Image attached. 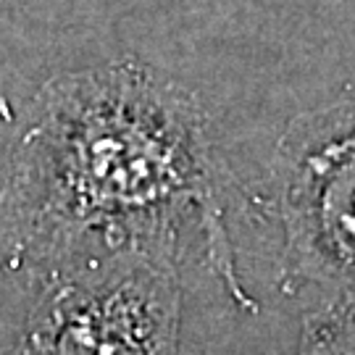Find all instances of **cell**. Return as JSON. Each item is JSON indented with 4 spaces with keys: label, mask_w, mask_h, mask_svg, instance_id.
<instances>
[{
    "label": "cell",
    "mask_w": 355,
    "mask_h": 355,
    "mask_svg": "<svg viewBox=\"0 0 355 355\" xmlns=\"http://www.w3.org/2000/svg\"><path fill=\"white\" fill-rule=\"evenodd\" d=\"M295 355H355V305L321 300L308 311Z\"/></svg>",
    "instance_id": "277c9868"
},
{
    "label": "cell",
    "mask_w": 355,
    "mask_h": 355,
    "mask_svg": "<svg viewBox=\"0 0 355 355\" xmlns=\"http://www.w3.org/2000/svg\"><path fill=\"white\" fill-rule=\"evenodd\" d=\"M271 187L282 290L355 305V95L292 119L274 150Z\"/></svg>",
    "instance_id": "7a4b0ae2"
},
{
    "label": "cell",
    "mask_w": 355,
    "mask_h": 355,
    "mask_svg": "<svg viewBox=\"0 0 355 355\" xmlns=\"http://www.w3.org/2000/svg\"><path fill=\"white\" fill-rule=\"evenodd\" d=\"M232 174L187 87L137 61L53 76L29 108L0 190V248L40 284L111 255L179 261L184 234L242 311L227 224Z\"/></svg>",
    "instance_id": "6da1fadb"
},
{
    "label": "cell",
    "mask_w": 355,
    "mask_h": 355,
    "mask_svg": "<svg viewBox=\"0 0 355 355\" xmlns=\"http://www.w3.org/2000/svg\"><path fill=\"white\" fill-rule=\"evenodd\" d=\"M179 261L111 255L37 284L13 355H179Z\"/></svg>",
    "instance_id": "3957f363"
}]
</instances>
